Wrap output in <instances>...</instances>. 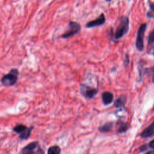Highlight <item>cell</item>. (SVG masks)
Segmentation results:
<instances>
[{
    "label": "cell",
    "instance_id": "cell-20",
    "mask_svg": "<svg viewBox=\"0 0 154 154\" xmlns=\"http://www.w3.org/2000/svg\"><path fill=\"white\" fill-rule=\"evenodd\" d=\"M152 82L154 83V74H153V76H152Z\"/></svg>",
    "mask_w": 154,
    "mask_h": 154
},
{
    "label": "cell",
    "instance_id": "cell-2",
    "mask_svg": "<svg viewBox=\"0 0 154 154\" xmlns=\"http://www.w3.org/2000/svg\"><path fill=\"white\" fill-rule=\"evenodd\" d=\"M80 24L77 22L70 21L66 31L60 36L62 39H68L79 33L81 31Z\"/></svg>",
    "mask_w": 154,
    "mask_h": 154
},
{
    "label": "cell",
    "instance_id": "cell-11",
    "mask_svg": "<svg viewBox=\"0 0 154 154\" xmlns=\"http://www.w3.org/2000/svg\"><path fill=\"white\" fill-rule=\"evenodd\" d=\"M113 124L112 122H108L105 124L104 125L99 128V130L101 133H107L108 131H110L112 129L113 126Z\"/></svg>",
    "mask_w": 154,
    "mask_h": 154
},
{
    "label": "cell",
    "instance_id": "cell-12",
    "mask_svg": "<svg viewBox=\"0 0 154 154\" xmlns=\"http://www.w3.org/2000/svg\"><path fill=\"white\" fill-rule=\"evenodd\" d=\"M47 153L48 154H59L61 153V148L57 145H54L49 148Z\"/></svg>",
    "mask_w": 154,
    "mask_h": 154
},
{
    "label": "cell",
    "instance_id": "cell-16",
    "mask_svg": "<svg viewBox=\"0 0 154 154\" xmlns=\"http://www.w3.org/2000/svg\"><path fill=\"white\" fill-rule=\"evenodd\" d=\"M128 129V126L125 124H124L122 125L120 127V129H119V133H124L125 131H127Z\"/></svg>",
    "mask_w": 154,
    "mask_h": 154
},
{
    "label": "cell",
    "instance_id": "cell-17",
    "mask_svg": "<svg viewBox=\"0 0 154 154\" xmlns=\"http://www.w3.org/2000/svg\"><path fill=\"white\" fill-rule=\"evenodd\" d=\"M149 44H152L154 42V30H153L149 36Z\"/></svg>",
    "mask_w": 154,
    "mask_h": 154
},
{
    "label": "cell",
    "instance_id": "cell-7",
    "mask_svg": "<svg viewBox=\"0 0 154 154\" xmlns=\"http://www.w3.org/2000/svg\"><path fill=\"white\" fill-rule=\"evenodd\" d=\"M105 21H106V19H105V16L103 13H102L97 19L87 22L86 25V27L87 28H90L101 26L105 22Z\"/></svg>",
    "mask_w": 154,
    "mask_h": 154
},
{
    "label": "cell",
    "instance_id": "cell-10",
    "mask_svg": "<svg viewBox=\"0 0 154 154\" xmlns=\"http://www.w3.org/2000/svg\"><path fill=\"white\" fill-rule=\"evenodd\" d=\"M34 128V126H32L30 128H27L24 130H23L21 134H19V139L21 140H27L28 138L31 136V133L32 130Z\"/></svg>",
    "mask_w": 154,
    "mask_h": 154
},
{
    "label": "cell",
    "instance_id": "cell-22",
    "mask_svg": "<svg viewBox=\"0 0 154 154\" xmlns=\"http://www.w3.org/2000/svg\"><path fill=\"white\" fill-rule=\"evenodd\" d=\"M148 153H154V151H152V152H148Z\"/></svg>",
    "mask_w": 154,
    "mask_h": 154
},
{
    "label": "cell",
    "instance_id": "cell-4",
    "mask_svg": "<svg viewBox=\"0 0 154 154\" xmlns=\"http://www.w3.org/2000/svg\"><path fill=\"white\" fill-rule=\"evenodd\" d=\"M146 28H147V24L143 23L140 26V27L139 28V30H138L135 45H136L137 49L140 51H143V48H144L143 39H144V33H145L146 30Z\"/></svg>",
    "mask_w": 154,
    "mask_h": 154
},
{
    "label": "cell",
    "instance_id": "cell-5",
    "mask_svg": "<svg viewBox=\"0 0 154 154\" xmlns=\"http://www.w3.org/2000/svg\"><path fill=\"white\" fill-rule=\"evenodd\" d=\"M79 91L84 98L87 99H92L98 93V90L96 88L88 86L87 84H83L80 86Z\"/></svg>",
    "mask_w": 154,
    "mask_h": 154
},
{
    "label": "cell",
    "instance_id": "cell-1",
    "mask_svg": "<svg viewBox=\"0 0 154 154\" xmlns=\"http://www.w3.org/2000/svg\"><path fill=\"white\" fill-rule=\"evenodd\" d=\"M19 76V70L17 68L12 69L9 72L4 75L1 79V84L6 87H11L17 83Z\"/></svg>",
    "mask_w": 154,
    "mask_h": 154
},
{
    "label": "cell",
    "instance_id": "cell-14",
    "mask_svg": "<svg viewBox=\"0 0 154 154\" xmlns=\"http://www.w3.org/2000/svg\"><path fill=\"white\" fill-rule=\"evenodd\" d=\"M126 98L124 96H120L119 99H117L115 102V105L116 107H122L124 105L125 103Z\"/></svg>",
    "mask_w": 154,
    "mask_h": 154
},
{
    "label": "cell",
    "instance_id": "cell-13",
    "mask_svg": "<svg viewBox=\"0 0 154 154\" xmlns=\"http://www.w3.org/2000/svg\"><path fill=\"white\" fill-rule=\"evenodd\" d=\"M27 126H26V125H24L23 124H18L17 125H16L13 128V131L16 133L17 134H21V132L24 130L26 128H27Z\"/></svg>",
    "mask_w": 154,
    "mask_h": 154
},
{
    "label": "cell",
    "instance_id": "cell-15",
    "mask_svg": "<svg viewBox=\"0 0 154 154\" xmlns=\"http://www.w3.org/2000/svg\"><path fill=\"white\" fill-rule=\"evenodd\" d=\"M150 11L147 13V17L149 18H154V3H149Z\"/></svg>",
    "mask_w": 154,
    "mask_h": 154
},
{
    "label": "cell",
    "instance_id": "cell-9",
    "mask_svg": "<svg viewBox=\"0 0 154 154\" xmlns=\"http://www.w3.org/2000/svg\"><path fill=\"white\" fill-rule=\"evenodd\" d=\"M154 135V122L151 124L148 128H146L141 134L143 138H148Z\"/></svg>",
    "mask_w": 154,
    "mask_h": 154
},
{
    "label": "cell",
    "instance_id": "cell-6",
    "mask_svg": "<svg viewBox=\"0 0 154 154\" xmlns=\"http://www.w3.org/2000/svg\"><path fill=\"white\" fill-rule=\"evenodd\" d=\"M37 150L38 153H44V151H42V149L40 148L39 143L37 141H35L33 142L30 143L26 146L24 147L21 150V153L23 154H31V153H37Z\"/></svg>",
    "mask_w": 154,
    "mask_h": 154
},
{
    "label": "cell",
    "instance_id": "cell-18",
    "mask_svg": "<svg viewBox=\"0 0 154 154\" xmlns=\"http://www.w3.org/2000/svg\"><path fill=\"white\" fill-rule=\"evenodd\" d=\"M149 146L151 149H154V140H152V142H151V143L149 144Z\"/></svg>",
    "mask_w": 154,
    "mask_h": 154
},
{
    "label": "cell",
    "instance_id": "cell-19",
    "mask_svg": "<svg viewBox=\"0 0 154 154\" xmlns=\"http://www.w3.org/2000/svg\"><path fill=\"white\" fill-rule=\"evenodd\" d=\"M140 148H143V149H141V151H143L146 150V146H142V147Z\"/></svg>",
    "mask_w": 154,
    "mask_h": 154
},
{
    "label": "cell",
    "instance_id": "cell-21",
    "mask_svg": "<svg viewBox=\"0 0 154 154\" xmlns=\"http://www.w3.org/2000/svg\"><path fill=\"white\" fill-rule=\"evenodd\" d=\"M105 1H107V2H110L111 1V0H105Z\"/></svg>",
    "mask_w": 154,
    "mask_h": 154
},
{
    "label": "cell",
    "instance_id": "cell-3",
    "mask_svg": "<svg viewBox=\"0 0 154 154\" xmlns=\"http://www.w3.org/2000/svg\"><path fill=\"white\" fill-rule=\"evenodd\" d=\"M129 21L127 17H122L120 19V22L118 26L115 38L116 39H119L125 35L129 30Z\"/></svg>",
    "mask_w": 154,
    "mask_h": 154
},
{
    "label": "cell",
    "instance_id": "cell-8",
    "mask_svg": "<svg viewBox=\"0 0 154 154\" xmlns=\"http://www.w3.org/2000/svg\"><path fill=\"white\" fill-rule=\"evenodd\" d=\"M102 99L105 105H109L113 101V95L108 92H104L102 94Z\"/></svg>",
    "mask_w": 154,
    "mask_h": 154
}]
</instances>
